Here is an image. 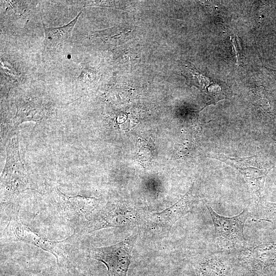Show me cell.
<instances>
[{"label": "cell", "instance_id": "4", "mask_svg": "<svg viewBox=\"0 0 276 276\" xmlns=\"http://www.w3.org/2000/svg\"><path fill=\"white\" fill-rule=\"evenodd\" d=\"M209 157L224 162L237 169L247 182L257 203L262 199L266 177L276 166V160H268L256 154L246 157L232 158L223 154H213Z\"/></svg>", "mask_w": 276, "mask_h": 276}, {"label": "cell", "instance_id": "13", "mask_svg": "<svg viewBox=\"0 0 276 276\" xmlns=\"http://www.w3.org/2000/svg\"><path fill=\"white\" fill-rule=\"evenodd\" d=\"M254 217L257 220L276 222V203L262 199L256 204Z\"/></svg>", "mask_w": 276, "mask_h": 276}, {"label": "cell", "instance_id": "14", "mask_svg": "<svg viewBox=\"0 0 276 276\" xmlns=\"http://www.w3.org/2000/svg\"><path fill=\"white\" fill-rule=\"evenodd\" d=\"M232 43H233V47H234V53H235V55L236 57V60L238 62V57H239V50L238 49V42H237V39H236V37H234L233 38V39H232Z\"/></svg>", "mask_w": 276, "mask_h": 276}, {"label": "cell", "instance_id": "11", "mask_svg": "<svg viewBox=\"0 0 276 276\" xmlns=\"http://www.w3.org/2000/svg\"><path fill=\"white\" fill-rule=\"evenodd\" d=\"M247 260L257 271L266 276L267 270L276 264V243H267L252 248L247 252Z\"/></svg>", "mask_w": 276, "mask_h": 276}, {"label": "cell", "instance_id": "10", "mask_svg": "<svg viewBox=\"0 0 276 276\" xmlns=\"http://www.w3.org/2000/svg\"><path fill=\"white\" fill-rule=\"evenodd\" d=\"M81 12L68 24L59 27L47 28L44 26L45 37L43 54L58 52L68 47L72 42L73 30Z\"/></svg>", "mask_w": 276, "mask_h": 276}, {"label": "cell", "instance_id": "6", "mask_svg": "<svg viewBox=\"0 0 276 276\" xmlns=\"http://www.w3.org/2000/svg\"><path fill=\"white\" fill-rule=\"evenodd\" d=\"M137 238V234H132L115 244L92 247L89 256L106 266L108 276H127Z\"/></svg>", "mask_w": 276, "mask_h": 276}, {"label": "cell", "instance_id": "3", "mask_svg": "<svg viewBox=\"0 0 276 276\" xmlns=\"http://www.w3.org/2000/svg\"><path fill=\"white\" fill-rule=\"evenodd\" d=\"M143 216L129 204L108 202L100 210H95L77 233L84 234L106 228L133 226L141 223Z\"/></svg>", "mask_w": 276, "mask_h": 276}, {"label": "cell", "instance_id": "9", "mask_svg": "<svg viewBox=\"0 0 276 276\" xmlns=\"http://www.w3.org/2000/svg\"><path fill=\"white\" fill-rule=\"evenodd\" d=\"M178 62L181 68L182 75L186 78L187 82L196 86L207 96L208 104L210 103L211 98L210 89L214 103L225 98L227 90L225 85L221 83V81L213 80L204 76L188 61L181 60Z\"/></svg>", "mask_w": 276, "mask_h": 276}, {"label": "cell", "instance_id": "12", "mask_svg": "<svg viewBox=\"0 0 276 276\" xmlns=\"http://www.w3.org/2000/svg\"><path fill=\"white\" fill-rule=\"evenodd\" d=\"M46 106L35 103H25L18 105L14 125L17 126L26 121L39 122L49 116Z\"/></svg>", "mask_w": 276, "mask_h": 276}, {"label": "cell", "instance_id": "1", "mask_svg": "<svg viewBox=\"0 0 276 276\" xmlns=\"http://www.w3.org/2000/svg\"><path fill=\"white\" fill-rule=\"evenodd\" d=\"M78 235L75 233L60 241H52L23 225L18 214H13L4 229L1 240L6 242L21 241L33 245L52 254L60 268L68 271L72 254Z\"/></svg>", "mask_w": 276, "mask_h": 276}, {"label": "cell", "instance_id": "7", "mask_svg": "<svg viewBox=\"0 0 276 276\" xmlns=\"http://www.w3.org/2000/svg\"><path fill=\"white\" fill-rule=\"evenodd\" d=\"M190 190L178 201L160 212L144 213L141 223L154 237L166 235L174 223L190 212L193 200Z\"/></svg>", "mask_w": 276, "mask_h": 276}, {"label": "cell", "instance_id": "8", "mask_svg": "<svg viewBox=\"0 0 276 276\" xmlns=\"http://www.w3.org/2000/svg\"><path fill=\"white\" fill-rule=\"evenodd\" d=\"M206 206L213 220L215 237L219 245L229 248L240 247L245 240L243 228L249 216L247 210L236 216L225 217L217 214L208 204Z\"/></svg>", "mask_w": 276, "mask_h": 276}, {"label": "cell", "instance_id": "5", "mask_svg": "<svg viewBox=\"0 0 276 276\" xmlns=\"http://www.w3.org/2000/svg\"><path fill=\"white\" fill-rule=\"evenodd\" d=\"M52 204L59 216L76 227L77 232L96 210L98 198L81 195L68 196L57 187L51 191Z\"/></svg>", "mask_w": 276, "mask_h": 276}, {"label": "cell", "instance_id": "2", "mask_svg": "<svg viewBox=\"0 0 276 276\" xmlns=\"http://www.w3.org/2000/svg\"><path fill=\"white\" fill-rule=\"evenodd\" d=\"M39 191L37 184L24 167L17 135H13L6 148V162L1 177V200L9 202L27 190Z\"/></svg>", "mask_w": 276, "mask_h": 276}]
</instances>
